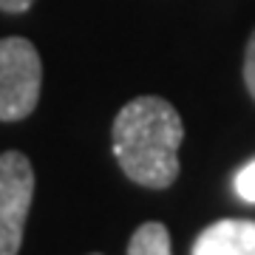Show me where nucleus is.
<instances>
[{
  "mask_svg": "<svg viewBox=\"0 0 255 255\" xmlns=\"http://www.w3.org/2000/svg\"><path fill=\"white\" fill-rule=\"evenodd\" d=\"M184 125L162 97H136L114 119L111 142L122 173L142 187L164 190L179 176V145Z\"/></svg>",
  "mask_w": 255,
  "mask_h": 255,
  "instance_id": "f257e3e1",
  "label": "nucleus"
},
{
  "mask_svg": "<svg viewBox=\"0 0 255 255\" xmlns=\"http://www.w3.org/2000/svg\"><path fill=\"white\" fill-rule=\"evenodd\" d=\"M43 63L26 37L0 40V122H20L37 108Z\"/></svg>",
  "mask_w": 255,
  "mask_h": 255,
  "instance_id": "f03ea898",
  "label": "nucleus"
},
{
  "mask_svg": "<svg viewBox=\"0 0 255 255\" xmlns=\"http://www.w3.org/2000/svg\"><path fill=\"white\" fill-rule=\"evenodd\" d=\"M34 199V170L20 150L0 153V255H17Z\"/></svg>",
  "mask_w": 255,
  "mask_h": 255,
  "instance_id": "7ed1b4c3",
  "label": "nucleus"
},
{
  "mask_svg": "<svg viewBox=\"0 0 255 255\" xmlns=\"http://www.w3.org/2000/svg\"><path fill=\"white\" fill-rule=\"evenodd\" d=\"M193 255H255V221L224 219L201 230Z\"/></svg>",
  "mask_w": 255,
  "mask_h": 255,
  "instance_id": "20e7f679",
  "label": "nucleus"
},
{
  "mask_svg": "<svg viewBox=\"0 0 255 255\" xmlns=\"http://www.w3.org/2000/svg\"><path fill=\"white\" fill-rule=\"evenodd\" d=\"M128 255H173L167 227L159 221H145L128 241Z\"/></svg>",
  "mask_w": 255,
  "mask_h": 255,
  "instance_id": "39448f33",
  "label": "nucleus"
},
{
  "mask_svg": "<svg viewBox=\"0 0 255 255\" xmlns=\"http://www.w3.org/2000/svg\"><path fill=\"white\" fill-rule=\"evenodd\" d=\"M236 193L244 201L255 204V159L250 164H244V167L236 173Z\"/></svg>",
  "mask_w": 255,
  "mask_h": 255,
  "instance_id": "423d86ee",
  "label": "nucleus"
},
{
  "mask_svg": "<svg viewBox=\"0 0 255 255\" xmlns=\"http://www.w3.org/2000/svg\"><path fill=\"white\" fill-rule=\"evenodd\" d=\"M244 82L255 100V31L250 37V43H247V54H244Z\"/></svg>",
  "mask_w": 255,
  "mask_h": 255,
  "instance_id": "0eeeda50",
  "label": "nucleus"
},
{
  "mask_svg": "<svg viewBox=\"0 0 255 255\" xmlns=\"http://www.w3.org/2000/svg\"><path fill=\"white\" fill-rule=\"evenodd\" d=\"M34 0H0V11H9V14H20L26 11Z\"/></svg>",
  "mask_w": 255,
  "mask_h": 255,
  "instance_id": "6e6552de",
  "label": "nucleus"
},
{
  "mask_svg": "<svg viewBox=\"0 0 255 255\" xmlns=\"http://www.w3.org/2000/svg\"><path fill=\"white\" fill-rule=\"evenodd\" d=\"M94 255H100V253H94Z\"/></svg>",
  "mask_w": 255,
  "mask_h": 255,
  "instance_id": "1a4fd4ad",
  "label": "nucleus"
}]
</instances>
